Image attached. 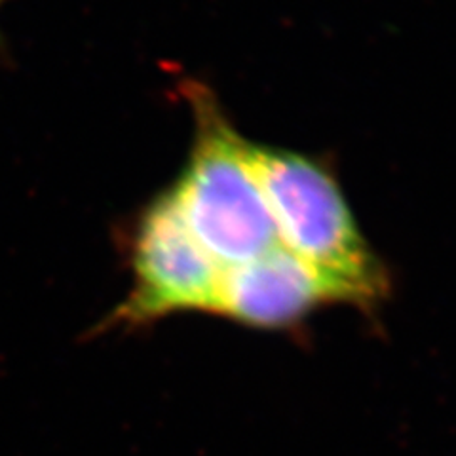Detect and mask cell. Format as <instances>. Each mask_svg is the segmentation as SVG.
Listing matches in <instances>:
<instances>
[{
    "mask_svg": "<svg viewBox=\"0 0 456 456\" xmlns=\"http://www.w3.org/2000/svg\"><path fill=\"white\" fill-rule=\"evenodd\" d=\"M244 156L273 216L280 244L345 295L348 306L373 310L390 283L369 248L340 184L314 156L244 141Z\"/></svg>",
    "mask_w": 456,
    "mask_h": 456,
    "instance_id": "1",
    "label": "cell"
},
{
    "mask_svg": "<svg viewBox=\"0 0 456 456\" xmlns=\"http://www.w3.org/2000/svg\"><path fill=\"white\" fill-rule=\"evenodd\" d=\"M194 145L171 187L184 223L223 270L246 265L280 244L261 187L244 156V137L226 118L216 94L191 82Z\"/></svg>",
    "mask_w": 456,
    "mask_h": 456,
    "instance_id": "2",
    "label": "cell"
},
{
    "mask_svg": "<svg viewBox=\"0 0 456 456\" xmlns=\"http://www.w3.org/2000/svg\"><path fill=\"white\" fill-rule=\"evenodd\" d=\"M132 270V289L109 323L139 327L181 312H213L223 268L200 246L169 189L137 221Z\"/></svg>",
    "mask_w": 456,
    "mask_h": 456,
    "instance_id": "3",
    "label": "cell"
},
{
    "mask_svg": "<svg viewBox=\"0 0 456 456\" xmlns=\"http://www.w3.org/2000/svg\"><path fill=\"white\" fill-rule=\"evenodd\" d=\"M348 305L338 288L283 246L223 270L213 316L255 330H291L314 312Z\"/></svg>",
    "mask_w": 456,
    "mask_h": 456,
    "instance_id": "4",
    "label": "cell"
},
{
    "mask_svg": "<svg viewBox=\"0 0 456 456\" xmlns=\"http://www.w3.org/2000/svg\"><path fill=\"white\" fill-rule=\"evenodd\" d=\"M4 3V0H0V4H3Z\"/></svg>",
    "mask_w": 456,
    "mask_h": 456,
    "instance_id": "5",
    "label": "cell"
}]
</instances>
